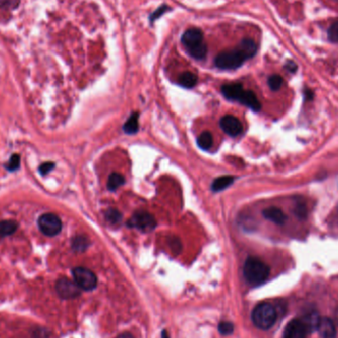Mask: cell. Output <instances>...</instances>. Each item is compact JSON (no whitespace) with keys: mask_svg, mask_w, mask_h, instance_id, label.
<instances>
[{"mask_svg":"<svg viewBox=\"0 0 338 338\" xmlns=\"http://www.w3.org/2000/svg\"><path fill=\"white\" fill-rule=\"evenodd\" d=\"M125 183V177L120 173H112L107 182V187L110 191H116L122 185Z\"/></svg>","mask_w":338,"mask_h":338,"instance_id":"obj_19","label":"cell"},{"mask_svg":"<svg viewBox=\"0 0 338 338\" xmlns=\"http://www.w3.org/2000/svg\"><path fill=\"white\" fill-rule=\"evenodd\" d=\"M244 91L242 84L233 83V84H226L221 87V92L224 96L230 100L239 101L240 97L242 96V92Z\"/></svg>","mask_w":338,"mask_h":338,"instance_id":"obj_14","label":"cell"},{"mask_svg":"<svg viewBox=\"0 0 338 338\" xmlns=\"http://www.w3.org/2000/svg\"><path fill=\"white\" fill-rule=\"evenodd\" d=\"M19 165H20V156L18 154H13L10 157L8 163L6 164V169L9 171H14L19 167Z\"/></svg>","mask_w":338,"mask_h":338,"instance_id":"obj_26","label":"cell"},{"mask_svg":"<svg viewBox=\"0 0 338 338\" xmlns=\"http://www.w3.org/2000/svg\"><path fill=\"white\" fill-rule=\"evenodd\" d=\"M287 68L289 69V71H290V72H295V71L297 70V66H296V65H295L293 62H292V63H291V62L289 63V65L287 66Z\"/></svg>","mask_w":338,"mask_h":338,"instance_id":"obj_32","label":"cell"},{"mask_svg":"<svg viewBox=\"0 0 338 338\" xmlns=\"http://www.w3.org/2000/svg\"><path fill=\"white\" fill-rule=\"evenodd\" d=\"M165 10H167V7L166 6H162V7H160V8H158L157 10H156V12H154L153 14H152V16H151V20L153 19H155V18H157V17H159Z\"/></svg>","mask_w":338,"mask_h":338,"instance_id":"obj_31","label":"cell"},{"mask_svg":"<svg viewBox=\"0 0 338 338\" xmlns=\"http://www.w3.org/2000/svg\"><path fill=\"white\" fill-rule=\"evenodd\" d=\"M333 1H337L338 2V0H333Z\"/></svg>","mask_w":338,"mask_h":338,"instance_id":"obj_36","label":"cell"},{"mask_svg":"<svg viewBox=\"0 0 338 338\" xmlns=\"http://www.w3.org/2000/svg\"><path fill=\"white\" fill-rule=\"evenodd\" d=\"M117 338H135L131 333H129V332H125V333H122V334H120L119 336Z\"/></svg>","mask_w":338,"mask_h":338,"instance_id":"obj_33","label":"cell"},{"mask_svg":"<svg viewBox=\"0 0 338 338\" xmlns=\"http://www.w3.org/2000/svg\"><path fill=\"white\" fill-rule=\"evenodd\" d=\"M243 275L250 285L259 286L268 279L270 268L259 258L248 257L243 266Z\"/></svg>","mask_w":338,"mask_h":338,"instance_id":"obj_2","label":"cell"},{"mask_svg":"<svg viewBox=\"0 0 338 338\" xmlns=\"http://www.w3.org/2000/svg\"><path fill=\"white\" fill-rule=\"evenodd\" d=\"M107 220L112 224H118L122 219V215L117 210H109L106 213Z\"/></svg>","mask_w":338,"mask_h":338,"instance_id":"obj_25","label":"cell"},{"mask_svg":"<svg viewBox=\"0 0 338 338\" xmlns=\"http://www.w3.org/2000/svg\"><path fill=\"white\" fill-rule=\"evenodd\" d=\"M139 130V114L134 113L124 125V131L127 134H136Z\"/></svg>","mask_w":338,"mask_h":338,"instance_id":"obj_20","label":"cell"},{"mask_svg":"<svg viewBox=\"0 0 338 338\" xmlns=\"http://www.w3.org/2000/svg\"><path fill=\"white\" fill-rule=\"evenodd\" d=\"M256 51L255 42L251 39H244L239 48L219 52L215 60V65L220 70H236L242 67L246 60L253 58Z\"/></svg>","mask_w":338,"mask_h":338,"instance_id":"obj_1","label":"cell"},{"mask_svg":"<svg viewBox=\"0 0 338 338\" xmlns=\"http://www.w3.org/2000/svg\"><path fill=\"white\" fill-rule=\"evenodd\" d=\"M197 144H198L200 148H202L204 150L210 149L214 144V139H213L212 134L209 133V132L202 133L201 136L197 140Z\"/></svg>","mask_w":338,"mask_h":338,"instance_id":"obj_21","label":"cell"},{"mask_svg":"<svg viewBox=\"0 0 338 338\" xmlns=\"http://www.w3.org/2000/svg\"><path fill=\"white\" fill-rule=\"evenodd\" d=\"M73 279L76 285L84 291H92L96 288V275L85 267H76L73 270Z\"/></svg>","mask_w":338,"mask_h":338,"instance_id":"obj_5","label":"cell"},{"mask_svg":"<svg viewBox=\"0 0 338 338\" xmlns=\"http://www.w3.org/2000/svg\"><path fill=\"white\" fill-rule=\"evenodd\" d=\"M268 84H269V87L272 90L276 91V90L281 88V86L283 84V78L280 75H277V74L272 75L268 79Z\"/></svg>","mask_w":338,"mask_h":338,"instance_id":"obj_24","label":"cell"},{"mask_svg":"<svg viewBox=\"0 0 338 338\" xmlns=\"http://www.w3.org/2000/svg\"><path fill=\"white\" fill-rule=\"evenodd\" d=\"M161 338H169V334L164 330L163 332H162V335H161Z\"/></svg>","mask_w":338,"mask_h":338,"instance_id":"obj_34","label":"cell"},{"mask_svg":"<svg viewBox=\"0 0 338 338\" xmlns=\"http://www.w3.org/2000/svg\"><path fill=\"white\" fill-rule=\"evenodd\" d=\"M251 318L256 327L267 330L275 324L277 320V312L272 304L263 302L254 308Z\"/></svg>","mask_w":338,"mask_h":338,"instance_id":"obj_4","label":"cell"},{"mask_svg":"<svg viewBox=\"0 0 338 338\" xmlns=\"http://www.w3.org/2000/svg\"><path fill=\"white\" fill-rule=\"evenodd\" d=\"M239 102H241L243 105L249 107L253 111H259L261 108V104L257 96L254 94V92L250 90H245L242 92V96L240 97Z\"/></svg>","mask_w":338,"mask_h":338,"instance_id":"obj_13","label":"cell"},{"mask_svg":"<svg viewBox=\"0 0 338 338\" xmlns=\"http://www.w3.org/2000/svg\"><path fill=\"white\" fill-rule=\"evenodd\" d=\"M221 130L231 137H238L242 134L243 127L242 122L240 121L237 117L232 115L223 116L220 122H219Z\"/></svg>","mask_w":338,"mask_h":338,"instance_id":"obj_10","label":"cell"},{"mask_svg":"<svg viewBox=\"0 0 338 338\" xmlns=\"http://www.w3.org/2000/svg\"><path fill=\"white\" fill-rule=\"evenodd\" d=\"M263 216L267 219H269L272 222H274L276 224H279V226L284 224L286 219H287V217L283 213V211L279 208H276V207H270V208L265 209L263 211Z\"/></svg>","mask_w":338,"mask_h":338,"instance_id":"obj_12","label":"cell"},{"mask_svg":"<svg viewBox=\"0 0 338 338\" xmlns=\"http://www.w3.org/2000/svg\"><path fill=\"white\" fill-rule=\"evenodd\" d=\"M18 229V223L12 219H4L0 221V237H8L13 235Z\"/></svg>","mask_w":338,"mask_h":338,"instance_id":"obj_15","label":"cell"},{"mask_svg":"<svg viewBox=\"0 0 338 338\" xmlns=\"http://www.w3.org/2000/svg\"><path fill=\"white\" fill-rule=\"evenodd\" d=\"M320 317L318 316L317 313L315 312H309L308 314H305L302 318V320L304 321V323L307 325L308 329L310 332H313L314 330H316L317 324L319 322Z\"/></svg>","mask_w":338,"mask_h":338,"instance_id":"obj_18","label":"cell"},{"mask_svg":"<svg viewBox=\"0 0 338 338\" xmlns=\"http://www.w3.org/2000/svg\"><path fill=\"white\" fill-rule=\"evenodd\" d=\"M55 290L59 296L63 299H74L80 295V288L74 281L68 278H61L55 284Z\"/></svg>","mask_w":338,"mask_h":338,"instance_id":"obj_8","label":"cell"},{"mask_svg":"<svg viewBox=\"0 0 338 338\" xmlns=\"http://www.w3.org/2000/svg\"><path fill=\"white\" fill-rule=\"evenodd\" d=\"M235 330V325L231 321H221L218 324V331L221 335H231L234 333Z\"/></svg>","mask_w":338,"mask_h":338,"instance_id":"obj_23","label":"cell"},{"mask_svg":"<svg viewBox=\"0 0 338 338\" xmlns=\"http://www.w3.org/2000/svg\"><path fill=\"white\" fill-rule=\"evenodd\" d=\"M316 330L321 338H336V326L328 317H320Z\"/></svg>","mask_w":338,"mask_h":338,"instance_id":"obj_11","label":"cell"},{"mask_svg":"<svg viewBox=\"0 0 338 338\" xmlns=\"http://www.w3.org/2000/svg\"><path fill=\"white\" fill-rule=\"evenodd\" d=\"M334 317H335V323H336V324L338 325V309L336 310V312H335V315H334Z\"/></svg>","mask_w":338,"mask_h":338,"instance_id":"obj_35","label":"cell"},{"mask_svg":"<svg viewBox=\"0 0 338 338\" xmlns=\"http://www.w3.org/2000/svg\"><path fill=\"white\" fill-rule=\"evenodd\" d=\"M327 35H328V39L331 42L338 43V20L329 27Z\"/></svg>","mask_w":338,"mask_h":338,"instance_id":"obj_27","label":"cell"},{"mask_svg":"<svg viewBox=\"0 0 338 338\" xmlns=\"http://www.w3.org/2000/svg\"><path fill=\"white\" fill-rule=\"evenodd\" d=\"M38 224L40 231L47 237H54L59 235L63 228L61 218L51 213L42 215L38 220Z\"/></svg>","mask_w":338,"mask_h":338,"instance_id":"obj_6","label":"cell"},{"mask_svg":"<svg viewBox=\"0 0 338 338\" xmlns=\"http://www.w3.org/2000/svg\"><path fill=\"white\" fill-rule=\"evenodd\" d=\"M89 242H88V240L82 236H79V237H76L74 238L73 241V250L77 251V252H82L84 251L87 246H88Z\"/></svg>","mask_w":338,"mask_h":338,"instance_id":"obj_22","label":"cell"},{"mask_svg":"<svg viewBox=\"0 0 338 338\" xmlns=\"http://www.w3.org/2000/svg\"><path fill=\"white\" fill-rule=\"evenodd\" d=\"M295 213H296V215L298 216V217L305 218V217H307V208H306V206L303 205V204H299L296 207Z\"/></svg>","mask_w":338,"mask_h":338,"instance_id":"obj_28","label":"cell"},{"mask_svg":"<svg viewBox=\"0 0 338 338\" xmlns=\"http://www.w3.org/2000/svg\"><path fill=\"white\" fill-rule=\"evenodd\" d=\"M128 226L143 233H149L155 229L156 220L152 215L146 212H138L128 221Z\"/></svg>","mask_w":338,"mask_h":338,"instance_id":"obj_7","label":"cell"},{"mask_svg":"<svg viewBox=\"0 0 338 338\" xmlns=\"http://www.w3.org/2000/svg\"><path fill=\"white\" fill-rule=\"evenodd\" d=\"M182 44L187 51L196 60H203L207 54V45L204 41V34L198 28H190L184 32L181 38Z\"/></svg>","mask_w":338,"mask_h":338,"instance_id":"obj_3","label":"cell"},{"mask_svg":"<svg viewBox=\"0 0 338 338\" xmlns=\"http://www.w3.org/2000/svg\"><path fill=\"white\" fill-rule=\"evenodd\" d=\"M19 0H0V7H9L15 6Z\"/></svg>","mask_w":338,"mask_h":338,"instance_id":"obj_30","label":"cell"},{"mask_svg":"<svg viewBox=\"0 0 338 338\" xmlns=\"http://www.w3.org/2000/svg\"><path fill=\"white\" fill-rule=\"evenodd\" d=\"M235 178L233 176H220L217 178L213 184H212V190L214 192H219V191H222L224 190L226 188H228L233 182H234Z\"/></svg>","mask_w":338,"mask_h":338,"instance_id":"obj_17","label":"cell"},{"mask_svg":"<svg viewBox=\"0 0 338 338\" xmlns=\"http://www.w3.org/2000/svg\"><path fill=\"white\" fill-rule=\"evenodd\" d=\"M310 331L302 319H292L286 325L283 338H307Z\"/></svg>","mask_w":338,"mask_h":338,"instance_id":"obj_9","label":"cell"},{"mask_svg":"<svg viewBox=\"0 0 338 338\" xmlns=\"http://www.w3.org/2000/svg\"><path fill=\"white\" fill-rule=\"evenodd\" d=\"M53 167H54V163H52V162H45V163H43L40 166L39 170H40V172H41L42 175H46V174H48V172H50L53 169Z\"/></svg>","mask_w":338,"mask_h":338,"instance_id":"obj_29","label":"cell"},{"mask_svg":"<svg viewBox=\"0 0 338 338\" xmlns=\"http://www.w3.org/2000/svg\"><path fill=\"white\" fill-rule=\"evenodd\" d=\"M197 81H198L197 75L190 72L181 73L178 77V83L185 88H192L197 84Z\"/></svg>","mask_w":338,"mask_h":338,"instance_id":"obj_16","label":"cell"}]
</instances>
